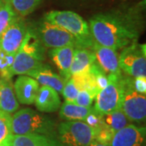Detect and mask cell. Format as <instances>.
Wrapping results in <instances>:
<instances>
[{
	"label": "cell",
	"instance_id": "obj_27",
	"mask_svg": "<svg viewBox=\"0 0 146 146\" xmlns=\"http://www.w3.org/2000/svg\"><path fill=\"white\" fill-rule=\"evenodd\" d=\"M78 92V87L75 84L72 78L70 77V79H68V80L66 81L65 84H64L63 89H62V92H61V94L63 95L65 102H74L76 98Z\"/></svg>",
	"mask_w": 146,
	"mask_h": 146
},
{
	"label": "cell",
	"instance_id": "obj_5",
	"mask_svg": "<svg viewBox=\"0 0 146 146\" xmlns=\"http://www.w3.org/2000/svg\"><path fill=\"white\" fill-rule=\"evenodd\" d=\"M120 109L130 122L141 123L145 121V94L137 93L133 87V77L123 76V96Z\"/></svg>",
	"mask_w": 146,
	"mask_h": 146
},
{
	"label": "cell",
	"instance_id": "obj_1",
	"mask_svg": "<svg viewBox=\"0 0 146 146\" xmlns=\"http://www.w3.org/2000/svg\"><path fill=\"white\" fill-rule=\"evenodd\" d=\"M89 25L94 42L115 50L136 42L139 35L136 17L120 11L95 15Z\"/></svg>",
	"mask_w": 146,
	"mask_h": 146
},
{
	"label": "cell",
	"instance_id": "obj_6",
	"mask_svg": "<svg viewBox=\"0 0 146 146\" xmlns=\"http://www.w3.org/2000/svg\"><path fill=\"white\" fill-rule=\"evenodd\" d=\"M95 131L84 121H67L57 127L56 138L63 146H89Z\"/></svg>",
	"mask_w": 146,
	"mask_h": 146
},
{
	"label": "cell",
	"instance_id": "obj_23",
	"mask_svg": "<svg viewBox=\"0 0 146 146\" xmlns=\"http://www.w3.org/2000/svg\"><path fill=\"white\" fill-rule=\"evenodd\" d=\"M14 136L11 129V116L0 110V146H10Z\"/></svg>",
	"mask_w": 146,
	"mask_h": 146
},
{
	"label": "cell",
	"instance_id": "obj_16",
	"mask_svg": "<svg viewBox=\"0 0 146 146\" xmlns=\"http://www.w3.org/2000/svg\"><path fill=\"white\" fill-rule=\"evenodd\" d=\"M28 76L35 79L38 84L52 88L60 94L66 83V80L61 76L52 72L46 64L42 68L31 72Z\"/></svg>",
	"mask_w": 146,
	"mask_h": 146
},
{
	"label": "cell",
	"instance_id": "obj_9",
	"mask_svg": "<svg viewBox=\"0 0 146 146\" xmlns=\"http://www.w3.org/2000/svg\"><path fill=\"white\" fill-rule=\"evenodd\" d=\"M119 64L121 71L131 77H146L145 45L136 42L123 48L119 55Z\"/></svg>",
	"mask_w": 146,
	"mask_h": 146
},
{
	"label": "cell",
	"instance_id": "obj_32",
	"mask_svg": "<svg viewBox=\"0 0 146 146\" xmlns=\"http://www.w3.org/2000/svg\"><path fill=\"white\" fill-rule=\"evenodd\" d=\"M89 146H110V145L103 144V143H101V142H98V141L94 140V141L91 142V144H90Z\"/></svg>",
	"mask_w": 146,
	"mask_h": 146
},
{
	"label": "cell",
	"instance_id": "obj_28",
	"mask_svg": "<svg viewBox=\"0 0 146 146\" xmlns=\"http://www.w3.org/2000/svg\"><path fill=\"white\" fill-rule=\"evenodd\" d=\"M94 131H95L94 140L103 144H107V145H110V141L112 140V137L115 134V132L112 130H110L104 123L98 129Z\"/></svg>",
	"mask_w": 146,
	"mask_h": 146
},
{
	"label": "cell",
	"instance_id": "obj_31",
	"mask_svg": "<svg viewBox=\"0 0 146 146\" xmlns=\"http://www.w3.org/2000/svg\"><path fill=\"white\" fill-rule=\"evenodd\" d=\"M133 87L137 93L141 94H146V77L139 76L133 78Z\"/></svg>",
	"mask_w": 146,
	"mask_h": 146
},
{
	"label": "cell",
	"instance_id": "obj_25",
	"mask_svg": "<svg viewBox=\"0 0 146 146\" xmlns=\"http://www.w3.org/2000/svg\"><path fill=\"white\" fill-rule=\"evenodd\" d=\"M18 17L10 3L3 4L0 8V36Z\"/></svg>",
	"mask_w": 146,
	"mask_h": 146
},
{
	"label": "cell",
	"instance_id": "obj_29",
	"mask_svg": "<svg viewBox=\"0 0 146 146\" xmlns=\"http://www.w3.org/2000/svg\"><path fill=\"white\" fill-rule=\"evenodd\" d=\"M96 96L89 93V91L84 89H80L76 98L75 100V103L84 107H91Z\"/></svg>",
	"mask_w": 146,
	"mask_h": 146
},
{
	"label": "cell",
	"instance_id": "obj_15",
	"mask_svg": "<svg viewBox=\"0 0 146 146\" xmlns=\"http://www.w3.org/2000/svg\"><path fill=\"white\" fill-rule=\"evenodd\" d=\"M34 104L39 111L51 113L59 109L61 102L56 90L48 86L42 85L37 92Z\"/></svg>",
	"mask_w": 146,
	"mask_h": 146
},
{
	"label": "cell",
	"instance_id": "obj_4",
	"mask_svg": "<svg viewBox=\"0 0 146 146\" xmlns=\"http://www.w3.org/2000/svg\"><path fill=\"white\" fill-rule=\"evenodd\" d=\"M44 19L72 34L76 41V47L92 49L94 41L89 24L77 13L71 11H51L47 12Z\"/></svg>",
	"mask_w": 146,
	"mask_h": 146
},
{
	"label": "cell",
	"instance_id": "obj_3",
	"mask_svg": "<svg viewBox=\"0 0 146 146\" xmlns=\"http://www.w3.org/2000/svg\"><path fill=\"white\" fill-rule=\"evenodd\" d=\"M45 47L38 40L32 28L29 27L26 36L15 54L12 65L13 75H26L43 67Z\"/></svg>",
	"mask_w": 146,
	"mask_h": 146
},
{
	"label": "cell",
	"instance_id": "obj_8",
	"mask_svg": "<svg viewBox=\"0 0 146 146\" xmlns=\"http://www.w3.org/2000/svg\"><path fill=\"white\" fill-rule=\"evenodd\" d=\"M33 30L45 48L55 49L68 46L76 48L77 45L75 37L67 30L45 19L40 21Z\"/></svg>",
	"mask_w": 146,
	"mask_h": 146
},
{
	"label": "cell",
	"instance_id": "obj_19",
	"mask_svg": "<svg viewBox=\"0 0 146 146\" xmlns=\"http://www.w3.org/2000/svg\"><path fill=\"white\" fill-rule=\"evenodd\" d=\"M10 146H63L56 137L44 135H22L13 136Z\"/></svg>",
	"mask_w": 146,
	"mask_h": 146
},
{
	"label": "cell",
	"instance_id": "obj_7",
	"mask_svg": "<svg viewBox=\"0 0 146 146\" xmlns=\"http://www.w3.org/2000/svg\"><path fill=\"white\" fill-rule=\"evenodd\" d=\"M123 75L108 76L107 85L98 93L94 110L98 115H106L120 109L123 96Z\"/></svg>",
	"mask_w": 146,
	"mask_h": 146
},
{
	"label": "cell",
	"instance_id": "obj_33",
	"mask_svg": "<svg viewBox=\"0 0 146 146\" xmlns=\"http://www.w3.org/2000/svg\"><path fill=\"white\" fill-rule=\"evenodd\" d=\"M4 3H4V1H3V0H0V8L3 6Z\"/></svg>",
	"mask_w": 146,
	"mask_h": 146
},
{
	"label": "cell",
	"instance_id": "obj_13",
	"mask_svg": "<svg viewBox=\"0 0 146 146\" xmlns=\"http://www.w3.org/2000/svg\"><path fill=\"white\" fill-rule=\"evenodd\" d=\"M13 86L16 99L21 104L32 105L34 103L40 88L39 84L35 79L28 76L21 75L16 79Z\"/></svg>",
	"mask_w": 146,
	"mask_h": 146
},
{
	"label": "cell",
	"instance_id": "obj_34",
	"mask_svg": "<svg viewBox=\"0 0 146 146\" xmlns=\"http://www.w3.org/2000/svg\"><path fill=\"white\" fill-rule=\"evenodd\" d=\"M3 1H4V3H10L11 0H3Z\"/></svg>",
	"mask_w": 146,
	"mask_h": 146
},
{
	"label": "cell",
	"instance_id": "obj_12",
	"mask_svg": "<svg viewBox=\"0 0 146 146\" xmlns=\"http://www.w3.org/2000/svg\"><path fill=\"white\" fill-rule=\"evenodd\" d=\"M145 127L128 124L115 132L110 146H141L145 140Z\"/></svg>",
	"mask_w": 146,
	"mask_h": 146
},
{
	"label": "cell",
	"instance_id": "obj_17",
	"mask_svg": "<svg viewBox=\"0 0 146 146\" xmlns=\"http://www.w3.org/2000/svg\"><path fill=\"white\" fill-rule=\"evenodd\" d=\"M95 63L96 57L92 49L83 47L75 48L71 66V76L88 72Z\"/></svg>",
	"mask_w": 146,
	"mask_h": 146
},
{
	"label": "cell",
	"instance_id": "obj_24",
	"mask_svg": "<svg viewBox=\"0 0 146 146\" xmlns=\"http://www.w3.org/2000/svg\"><path fill=\"white\" fill-rule=\"evenodd\" d=\"M43 0H11L10 4L21 17L26 16L36 10Z\"/></svg>",
	"mask_w": 146,
	"mask_h": 146
},
{
	"label": "cell",
	"instance_id": "obj_30",
	"mask_svg": "<svg viewBox=\"0 0 146 146\" xmlns=\"http://www.w3.org/2000/svg\"><path fill=\"white\" fill-rule=\"evenodd\" d=\"M84 122L91 127H93L94 130L98 129L103 124L102 115H98L95 110H93L84 119Z\"/></svg>",
	"mask_w": 146,
	"mask_h": 146
},
{
	"label": "cell",
	"instance_id": "obj_22",
	"mask_svg": "<svg viewBox=\"0 0 146 146\" xmlns=\"http://www.w3.org/2000/svg\"><path fill=\"white\" fill-rule=\"evenodd\" d=\"M71 77L72 78L75 84L78 87L79 90L80 89L87 90L95 96H97L98 93L99 92L96 85L94 73L91 71V69H89L86 72L81 73L76 76H72Z\"/></svg>",
	"mask_w": 146,
	"mask_h": 146
},
{
	"label": "cell",
	"instance_id": "obj_10",
	"mask_svg": "<svg viewBox=\"0 0 146 146\" xmlns=\"http://www.w3.org/2000/svg\"><path fill=\"white\" fill-rule=\"evenodd\" d=\"M29 27L19 16L0 36V50L8 54L15 55L24 42Z\"/></svg>",
	"mask_w": 146,
	"mask_h": 146
},
{
	"label": "cell",
	"instance_id": "obj_14",
	"mask_svg": "<svg viewBox=\"0 0 146 146\" xmlns=\"http://www.w3.org/2000/svg\"><path fill=\"white\" fill-rule=\"evenodd\" d=\"M75 47L72 46L55 48L50 50L49 55L66 81L71 77V66Z\"/></svg>",
	"mask_w": 146,
	"mask_h": 146
},
{
	"label": "cell",
	"instance_id": "obj_11",
	"mask_svg": "<svg viewBox=\"0 0 146 146\" xmlns=\"http://www.w3.org/2000/svg\"><path fill=\"white\" fill-rule=\"evenodd\" d=\"M96 57V62L107 76H122V71L119 64V54L115 50L103 46L94 42L92 47Z\"/></svg>",
	"mask_w": 146,
	"mask_h": 146
},
{
	"label": "cell",
	"instance_id": "obj_21",
	"mask_svg": "<svg viewBox=\"0 0 146 146\" xmlns=\"http://www.w3.org/2000/svg\"><path fill=\"white\" fill-rule=\"evenodd\" d=\"M102 119L105 125L114 132L130 124V121L121 109H118L108 114L102 115Z\"/></svg>",
	"mask_w": 146,
	"mask_h": 146
},
{
	"label": "cell",
	"instance_id": "obj_18",
	"mask_svg": "<svg viewBox=\"0 0 146 146\" xmlns=\"http://www.w3.org/2000/svg\"><path fill=\"white\" fill-rule=\"evenodd\" d=\"M19 109L14 86L11 80L0 79V110L12 114Z\"/></svg>",
	"mask_w": 146,
	"mask_h": 146
},
{
	"label": "cell",
	"instance_id": "obj_20",
	"mask_svg": "<svg viewBox=\"0 0 146 146\" xmlns=\"http://www.w3.org/2000/svg\"><path fill=\"white\" fill-rule=\"evenodd\" d=\"M59 108L60 118L67 121H84L85 118L94 110L92 107H84L68 102H64Z\"/></svg>",
	"mask_w": 146,
	"mask_h": 146
},
{
	"label": "cell",
	"instance_id": "obj_26",
	"mask_svg": "<svg viewBox=\"0 0 146 146\" xmlns=\"http://www.w3.org/2000/svg\"><path fill=\"white\" fill-rule=\"evenodd\" d=\"M15 55L8 54L0 50V76L2 79L11 80L14 76L12 72V65Z\"/></svg>",
	"mask_w": 146,
	"mask_h": 146
},
{
	"label": "cell",
	"instance_id": "obj_2",
	"mask_svg": "<svg viewBox=\"0 0 146 146\" xmlns=\"http://www.w3.org/2000/svg\"><path fill=\"white\" fill-rule=\"evenodd\" d=\"M11 129L15 136L37 134L56 137L57 127L50 118L34 110L24 108L11 116Z\"/></svg>",
	"mask_w": 146,
	"mask_h": 146
}]
</instances>
